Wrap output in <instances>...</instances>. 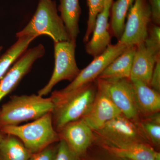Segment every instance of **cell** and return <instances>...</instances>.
<instances>
[{"instance_id":"7","label":"cell","mask_w":160,"mask_h":160,"mask_svg":"<svg viewBox=\"0 0 160 160\" xmlns=\"http://www.w3.org/2000/svg\"><path fill=\"white\" fill-rule=\"evenodd\" d=\"M127 47L119 41L114 45H109L105 51L94 58L89 65L81 70L78 76L68 86L61 90L53 92L51 95H65L95 82L106 67Z\"/></svg>"},{"instance_id":"17","label":"cell","mask_w":160,"mask_h":160,"mask_svg":"<svg viewBox=\"0 0 160 160\" xmlns=\"http://www.w3.org/2000/svg\"><path fill=\"white\" fill-rule=\"evenodd\" d=\"M136 46H127L102 72L98 78L105 80L130 79Z\"/></svg>"},{"instance_id":"23","label":"cell","mask_w":160,"mask_h":160,"mask_svg":"<svg viewBox=\"0 0 160 160\" xmlns=\"http://www.w3.org/2000/svg\"><path fill=\"white\" fill-rule=\"evenodd\" d=\"M78 160H128L120 157L105 148L95 140L86 153Z\"/></svg>"},{"instance_id":"11","label":"cell","mask_w":160,"mask_h":160,"mask_svg":"<svg viewBox=\"0 0 160 160\" xmlns=\"http://www.w3.org/2000/svg\"><path fill=\"white\" fill-rule=\"evenodd\" d=\"M58 133L60 138L78 158L86 153L95 138L93 130L82 119L68 123Z\"/></svg>"},{"instance_id":"4","label":"cell","mask_w":160,"mask_h":160,"mask_svg":"<svg viewBox=\"0 0 160 160\" xmlns=\"http://www.w3.org/2000/svg\"><path fill=\"white\" fill-rule=\"evenodd\" d=\"M42 35L49 37L54 42L70 40L62 20L58 14L55 1L39 0L31 19L16 33L17 38Z\"/></svg>"},{"instance_id":"18","label":"cell","mask_w":160,"mask_h":160,"mask_svg":"<svg viewBox=\"0 0 160 160\" xmlns=\"http://www.w3.org/2000/svg\"><path fill=\"white\" fill-rule=\"evenodd\" d=\"M59 11L60 17L62 20L69 39L76 42L80 33L79 21L81 14V9L79 0H59Z\"/></svg>"},{"instance_id":"6","label":"cell","mask_w":160,"mask_h":160,"mask_svg":"<svg viewBox=\"0 0 160 160\" xmlns=\"http://www.w3.org/2000/svg\"><path fill=\"white\" fill-rule=\"evenodd\" d=\"M76 42L69 41L54 42L55 66L53 73L48 83L38 92L43 97L50 93L56 84L63 80L72 82L81 70L75 58Z\"/></svg>"},{"instance_id":"31","label":"cell","mask_w":160,"mask_h":160,"mask_svg":"<svg viewBox=\"0 0 160 160\" xmlns=\"http://www.w3.org/2000/svg\"><path fill=\"white\" fill-rule=\"evenodd\" d=\"M3 47L2 46H0V53H1V51L2 50Z\"/></svg>"},{"instance_id":"14","label":"cell","mask_w":160,"mask_h":160,"mask_svg":"<svg viewBox=\"0 0 160 160\" xmlns=\"http://www.w3.org/2000/svg\"><path fill=\"white\" fill-rule=\"evenodd\" d=\"M140 118L160 112V92L140 81H131Z\"/></svg>"},{"instance_id":"3","label":"cell","mask_w":160,"mask_h":160,"mask_svg":"<svg viewBox=\"0 0 160 160\" xmlns=\"http://www.w3.org/2000/svg\"><path fill=\"white\" fill-rule=\"evenodd\" d=\"M0 131L18 138L32 154L61 139L53 126L52 112L25 125L2 127Z\"/></svg>"},{"instance_id":"30","label":"cell","mask_w":160,"mask_h":160,"mask_svg":"<svg viewBox=\"0 0 160 160\" xmlns=\"http://www.w3.org/2000/svg\"><path fill=\"white\" fill-rule=\"evenodd\" d=\"M3 135H4V133H3L2 132L0 131V142H1V140L2 138Z\"/></svg>"},{"instance_id":"29","label":"cell","mask_w":160,"mask_h":160,"mask_svg":"<svg viewBox=\"0 0 160 160\" xmlns=\"http://www.w3.org/2000/svg\"><path fill=\"white\" fill-rule=\"evenodd\" d=\"M150 7L151 22L158 26L160 25V0H147Z\"/></svg>"},{"instance_id":"25","label":"cell","mask_w":160,"mask_h":160,"mask_svg":"<svg viewBox=\"0 0 160 160\" xmlns=\"http://www.w3.org/2000/svg\"><path fill=\"white\" fill-rule=\"evenodd\" d=\"M144 44L146 49L154 57L160 58V26L153 24L149 26L148 35Z\"/></svg>"},{"instance_id":"1","label":"cell","mask_w":160,"mask_h":160,"mask_svg":"<svg viewBox=\"0 0 160 160\" xmlns=\"http://www.w3.org/2000/svg\"><path fill=\"white\" fill-rule=\"evenodd\" d=\"M97 91L96 81L61 96L51 95L52 123L59 132L68 123L84 118L90 110Z\"/></svg>"},{"instance_id":"28","label":"cell","mask_w":160,"mask_h":160,"mask_svg":"<svg viewBox=\"0 0 160 160\" xmlns=\"http://www.w3.org/2000/svg\"><path fill=\"white\" fill-rule=\"evenodd\" d=\"M149 86L156 91L160 92V58L156 62Z\"/></svg>"},{"instance_id":"8","label":"cell","mask_w":160,"mask_h":160,"mask_svg":"<svg viewBox=\"0 0 160 160\" xmlns=\"http://www.w3.org/2000/svg\"><path fill=\"white\" fill-rule=\"evenodd\" d=\"M151 22L150 7L147 0H134L129 9L120 42L127 46L144 43Z\"/></svg>"},{"instance_id":"2","label":"cell","mask_w":160,"mask_h":160,"mask_svg":"<svg viewBox=\"0 0 160 160\" xmlns=\"http://www.w3.org/2000/svg\"><path fill=\"white\" fill-rule=\"evenodd\" d=\"M53 108L50 97L44 98L38 94L13 96L0 109V128L37 119L52 112Z\"/></svg>"},{"instance_id":"19","label":"cell","mask_w":160,"mask_h":160,"mask_svg":"<svg viewBox=\"0 0 160 160\" xmlns=\"http://www.w3.org/2000/svg\"><path fill=\"white\" fill-rule=\"evenodd\" d=\"M32 154L18 138L4 134L0 142V160H28Z\"/></svg>"},{"instance_id":"15","label":"cell","mask_w":160,"mask_h":160,"mask_svg":"<svg viewBox=\"0 0 160 160\" xmlns=\"http://www.w3.org/2000/svg\"><path fill=\"white\" fill-rule=\"evenodd\" d=\"M146 49L144 43L136 46L130 80L140 81L149 86L152 75L158 59Z\"/></svg>"},{"instance_id":"27","label":"cell","mask_w":160,"mask_h":160,"mask_svg":"<svg viewBox=\"0 0 160 160\" xmlns=\"http://www.w3.org/2000/svg\"><path fill=\"white\" fill-rule=\"evenodd\" d=\"M78 159L69 149L65 141L61 139L58 143V151L55 160H78Z\"/></svg>"},{"instance_id":"20","label":"cell","mask_w":160,"mask_h":160,"mask_svg":"<svg viewBox=\"0 0 160 160\" xmlns=\"http://www.w3.org/2000/svg\"><path fill=\"white\" fill-rule=\"evenodd\" d=\"M134 0H117L112 3L109 30L112 35L119 41L123 34L127 15Z\"/></svg>"},{"instance_id":"16","label":"cell","mask_w":160,"mask_h":160,"mask_svg":"<svg viewBox=\"0 0 160 160\" xmlns=\"http://www.w3.org/2000/svg\"><path fill=\"white\" fill-rule=\"evenodd\" d=\"M95 140L113 154L128 160H160L159 152L149 144L134 143L117 147Z\"/></svg>"},{"instance_id":"21","label":"cell","mask_w":160,"mask_h":160,"mask_svg":"<svg viewBox=\"0 0 160 160\" xmlns=\"http://www.w3.org/2000/svg\"><path fill=\"white\" fill-rule=\"evenodd\" d=\"M34 36L18 38L17 41L0 58V81L12 64L27 50L30 43L36 38Z\"/></svg>"},{"instance_id":"22","label":"cell","mask_w":160,"mask_h":160,"mask_svg":"<svg viewBox=\"0 0 160 160\" xmlns=\"http://www.w3.org/2000/svg\"><path fill=\"white\" fill-rule=\"evenodd\" d=\"M140 128L146 139L157 150L160 146V113L140 118L138 122Z\"/></svg>"},{"instance_id":"13","label":"cell","mask_w":160,"mask_h":160,"mask_svg":"<svg viewBox=\"0 0 160 160\" xmlns=\"http://www.w3.org/2000/svg\"><path fill=\"white\" fill-rule=\"evenodd\" d=\"M113 2V0H106L102 10L97 17L91 38L86 43V52L93 58L102 53L111 44L109 18Z\"/></svg>"},{"instance_id":"10","label":"cell","mask_w":160,"mask_h":160,"mask_svg":"<svg viewBox=\"0 0 160 160\" xmlns=\"http://www.w3.org/2000/svg\"><path fill=\"white\" fill-rule=\"evenodd\" d=\"M45 48L42 44L26 50L13 64L0 81V102L18 85L37 60L42 57Z\"/></svg>"},{"instance_id":"12","label":"cell","mask_w":160,"mask_h":160,"mask_svg":"<svg viewBox=\"0 0 160 160\" xmlns=\"http://www.w3.org/2000/svg\"><path fill=\"white\" fill-rule=\"evenodd\" d=\"M122 114L106 92L97 87L91 108L82 119L93 131H95L101 129L109 121Z\"/></svg>"},{"instance_id":"9","label":"cell","mask_w":160,"mask_h":160,"mask_svg":"<svg viewBox=\"0 0 160 160\" xmlns=\"http://www.w3.org/2000/svg\"><path fill=\"white\" fill-rule=\"evenodd\" d=\"M95 81L98 88L106 92L123 115L138 122L140 116L135 102L133 85L130 79L97 78Z\"/></svg>"},{"instance_id":"24","label":"cell","mask_w":160,"mask_h":160,"mask_svg":"<svg viewBox=\"0 0 160 160\" xmlns=\"http://www.w3.org/2000/svg\"><path fill=\"white\" fill-rule=\"evenodd\" d=\"M106 0H87L89 8V17L87 20V29L83 42L87 43L92 34L96 19L98 14L102 10Z\"/></svg>"},{"instance_id":"5","label":"cell","mask_w":160,"mask_h":160,"mask_svg":"<svg viewBox=\"0 0 160 160\" xmlns=\"http://www.w3.org/2000/svg\"><path fill=\"white\" fill-rule=\"evenodd\" d=\"M93 132L95 140L117 147L134 143L150 145L143 134L138 122L129 119L122 114L112 119Z\"/></svg>"},{"instance_id":"26","label":"cell","mask_w":160,"mask_h":160,"mask_svg":"<svg viewBox=\"0 0 160 160\" xmlns=\"http://www.w3.org/2000/svg\"><path fill=\"white\" fill-rule=\"evenodd\" d=\"M58 144H52L38 152L33 153L28 160H55Z\"/></svg>"}]
</instances>
